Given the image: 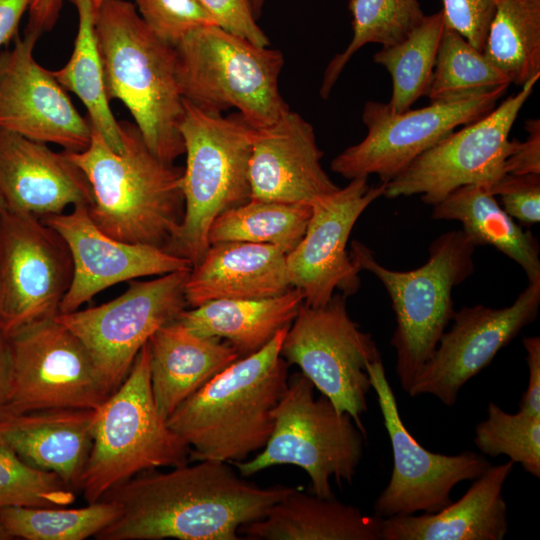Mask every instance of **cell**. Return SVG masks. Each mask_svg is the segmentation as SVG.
<instances>
[{"mask_svg": "<svg viewBox=\"0 0 540 540\" xmlns=\"http://www.w3.org/2000/svg\"><path fill=\"white\" fill-rule=\"evenodd\" d=\"M119 125L121 153L113 151L92 125L88 148L65 152L90 183L88 212L101 231L120 241L165 250L184 215L183 168L154 155L135 123L124 120Z\"/></svg>", "mask_w": 540, "mask_h": 540, "instance_id": "7a4b0ae2", "label": "cell"}, {"mask_svg": "<svg viewBox=\"0 0 540 540\" xmlns=\"http://www.w3.org/2000/svg\"><path fill=\"white\" fill-rule=\"evenodd\" d=\"M75 490L54 472L35 468L0 445V509L59 508L75 501Z\"/></svg>", "mask_w": 540, "mask_h": 540, "instance_id": "74e56055", "label": "cell"}, {"mask_svg": "<svg viewBox=\"0 0 540 540\" xmlns=\"http://www.w3.org/2000/svg\"><path fill=\"white\" fill-rule=\"evenodd\" d=\"M189 271L131 280L126 291L104 304L55 317L85 346L110 395L152 334L186 309Z\"/></svg>", "mask_w": 540, "mask_h": 540, "instance_id": "7c38bea8", "label": "cell"}, {"mask_svg": "<svg viewBox=\"0 0 540 540\" xmlns=\"http://www.w3.org/2000/svg\"><path fill=\"white\" fill-rule=\"evenodd\" d=\"M527 138L513 139L511 150L504 163L506 174H540V121L530 119L525 123Z\"/></svg>", "mask_w": 540, "mask_h": 540, "instance_id": "7bdbcfd3", "label": "cell"}, {"mask_svg": "<svg viewBox=\"0 0 540 540\" xmlns=\"http://www.w3.org/2000/svg\"><path fill=\"white\" fill-rule=\"evenodd\" d=\"M314 385L301 372L288 385L274 409V428L256 457L233 462L243 477L276 465L303 469L311 483V493L333 496L331 478L351 484L364 453V434L351 416L339 412L332 402L315 397Z\"/></svg>", "mask_w": 540, "mask_h": 540, "instance_id": "9c48e42d", "label": "cell"}, {"mask_svg": "<svg viewBox=\"0 0 540 540\" xmlns=\"http://www.w3.org/2000/svg\"><path fill=\"white\" fill-rule=\"evenodd\" d=\"M292 288L286 254L248 242L212 244L186 278L184 293L192 308L219 299H261Z\"/></svg>", "mask_w": 540, "mask_h": 540, "instance_id": "d4e9b609", "label": "cell"}, {"mask_svg": "<svg viewBox=\"0 0 540 540\" xmlns=\"http://www.w3.org/2000/svg\"><path fill=\"white\" fill-rule=\"evenodd\" d=\"M507 88L458 102L430 103L401 113L393 112L388 103L368 101L362 113L366 136L337 155L331 170L349 180L375 174L387 183L458 126L493 110Z\"/></svg>", "mask_w": 540, "mask_h": 540, "instance_id": "5bb4252c", "label": "cell"}, {"mask_svg": "<svg viewBox=\"0 0 540 540\" xmlns=\"http://www.w3.org/2000/svg\"><path fill=\"white\" fill-rule=\"evenodd\" d=\"M528 368V384L519 402V411L540 417V337H523Z\"/></svg>", "mask_w": 540, "mask_h": 540, "instance_id": "ee69618b", "label": "cell"}, {"mask_svg": "<svg viewBox=\"0 0 540 540\" xmlns=\"http://www.w3.org/2000/svg\"><path fill=\"white\" fill-rule=\"evenodd\" d=\"M289 326L215 375L168 417L169 427L190 447L189 461H243L266 445L288 385L289 365L280 350Z\"/></svg>", "mask_w": 540, "mask_h": 540, "instance_id": "3957f363", "label": "cell"}, {"mask_svg": "<svg viewBox=\"0 0 540 540\" xmlns=\"http://www.w3.org/2000/svg\"><path fill=\"white\" fill-rule=\"evenodd\" d=\"M174 50L180 93L199 109L222 114L235 108L254 128L271 125L290 109L279 91L281 51L217 25L193 30Z\"/></svg>", "mask_w": 540, "mask_h": 540, "instance_id": "ba28073f", "label": "cell"}, {"mask_svg": "<svg viewBox=\"0 0 540 540\" xmlns=\"http://www.w3.org/2000/svg\"><path fill=\"white\" fill-rule=\"evenodd\" d=\"M215 24L251 43L267 47L269 39L258 26L250 0H200Z\"/></svg>", "mask_w": 540, "mask_h": 540, "instance_id": "b9f144b4", "label": "cell"}, {"mask_svg": "<svg viewBox=\"0 0 540 540\" xmlns=\"http://www.w3.org/2000/svg\"><path fill=\"white\" fill-rule=\"evenodd\" d=\"M119 513L115 503L100 499L81 508L5 507L0 519L13 538L84 540L95 537Z\"/></svg>", "mask_w": 540, "mask_h": 540, "instance_id": "d590c367", "label": "cell"}, {"mask_svg": "<svg viewBox=\"0 0 540 540\" xmlns=\"http://www.w3.org/2000/svg\"><path fill=\"white\" fill-rule=\"evenodd\" d=\"M40 35L26 29L13 48L0 52V128L67 152L84 151L91 142V125L51 71L34 59Z\"/></svg>", "mask_w": 540, "mask_h": 540, "instance_id": "d6986e66", "label": "cell"}, {"mask_svg": "<svg viewBox=\"0 0 540 540\" xmlns=\"http://www.w3.org/2000/svg\"><path fill=\"white\" fill-rule=\"evenodd\" d=\"M61 0H31L27 28L40 31L50 29L60 10Z\"/></svg>", "mask_w": 540, "mask_h": 540, "instance_id": "bcb514c9", "label": "cell"}, {"mask_svg": "<svg viewBox=\"0 0 540 540\" xmlns=\"http://www.w3.org/2000/svg\"><path fill=\"white\" fill-rule=\"evenodd\" d=\"M313 126L290 109L255 128L249 162L250 198L309 204L339 187L321 165Z\"/></svg>", "mask_w": 540, "mask_h": 540, "instance_id": "44dd1931", "label": "cell"}, {"mask_svg": "<svg viewBox=\"0 0 540 540\" xmlns=\"http://www.w3.org/2000/svg\"><path fill=\"white\" fill-rule=\"evenodd\" d=\"M281 357L296 365L314 387L341 413H347L366 434L361 420L372 389L369 363L381 355L369 333L350 318L346 296L334 294L323 306L304 302L282 342Z\"/></svg>", "mask_w": 540, "mask_h": 540, "instance_id": "30bf717a", "label": "cell"}, {"mask_svg": "<svg viewBox=\"0 0 540 540\" xmlns=\"http://www.w3.org/2000/svg\"><path fill=\"white\" fill-rule=\"evenodd\" d=\"M514 463L490 465L457 502L435 513L382 518L381 540H502L508 533L502 491Z\"/></svg>", "mask_w": 540, "mask_h": 540, "instance_id": "cb8c5ba5", "label": "cell"}, {"mask_svg": "<svg viewBox=\"0 0 540 540\" xmlns=\"http://www.w3.org/2000/svg\"><path fill=\"white\" fill-rule=\"evenodd\" d=\"M151 388L167 420L191 394L240 357L226 340L192 333L177 320L149 338Z\"/></svg>", "mask_w": 540, "mask_h": 540, "instance_id": "484cf974", "label": "cell"}, {"mask_svg": "<svg viewBox=\"0 0 540 540\" xmlns=\"http://www.w3.org/2000/svg\"><path fill=\"white\" fill-rule=\"evenodd\" d=\"M78 31L69 61L51 71L58 83L78 96L88 111V121L116 153L123 150L119 122L109 105L103 66L95 36L96 8L88 0L75 3Z\"/></svg>", "mask_w": 540, "mask_h": 540, "instance_id": "f546056e", "label": "cell"}, {"mask_svg": "<svg viewBox=\"0 0 540 540\" xmlns=\"http://www.w3.org/2000/svg\"><path fill=\"white\" fill-rule=\"evenodd\" d=\"M539 306L540 281H536L528 282L510 306L496 309L478 304L455 311L450 329L407 394L432 395L453 406L461 388L536 319Z\"/></svg>", "mask_w": 540, "mask_h": 540, "instance_id": "ac0fdd59", "label": "cell"}, {"mask_svg": "<svg viewBox=\"0 0 540 540\" xmlns=\"http://www.w3.org/2000/svg\"><path fill=\"white\" fill-rule=\"evenodd\" d=\"M304 299L292 287L287 292L261 299H219L190 310L176 319L192 333L229 342L240 357L265 347L296 317Z\"/></svg>", "mask_w": 540, "mask_h": 540, "instance_id": "83f0119b", "label": "cell"}, {"mask_svg": "<svg viewBox=\"0 0 540 540\" xmlns=\"http://www.w3.org/2000/svg\"><path fill=\"white\" fill-rule=\"evenodd\" d=\"M40 219L63 238L72 257V281L59 314L78 310L115 284L192 268L188 260L162 248L108 236L93 222L86 205Z\"/></svg>", "mask_w": 540, "mask_h": 540, "instance_id": "ffe728a7", "label": "cell"}, {"mask_svg": "<svg viewBox=\"0 0 540 540\" xmlns=\"http://www.w3.org/2000/svg\"><path fill=\"white\" fill-rule=\"evenodd\" d=\"M141 472L101 499L115 503L118 517L97 540H239L238 530L265 516L295 488L260 487L243 480L227 462Z\"/></svg>", "mask_w": 540, "mask_h": 540, "instance_id": "6da1fadb", "label": "cell"}, {"mask_svg": "<svg viewBox=\"0 0 540 540\" xmlns=\"http://www.w3.org/2000/svg\"><path fill=\"white\" fill-rule=\"evenodd\" d=\"M135 6L150 30L173 47L193 30L216 25L200 0H135Z\"/></svg>", "mask_w": 540, "mask_h": 540, "instance_id": "f35d334b", "label": "cell"}, {"mask_svg": "<svg viewBox=\"0 0 540 540\" xmlns=\"http://www.w3.org/2000/svg\"><path fill=\"white\" fill-rule=\"evenodd\" d=\"M180 132L186 154L184 215L165 251L188 260L193 267L210 247L208 234L214 219L250 199L249 162L255 128L238 112L228 116L208 113L184 99Z\"/></svg>", "mask_w": 540, "mask_h": 540, "instance_id": "8992f818", "label": "cell"}, {"mask_svg": "<svg viewBox=\"0 0 540 540\" xmlns=\"http://www.w3.org/2000/svg\"><path fill=\"white\" fill-rule=\"evenodd\" d=\"M7 337L12 375L2 413L96 410L110 396L85 346L55 317L21 326Z\"/></svg>", "mask_w": 540, "mask_h": 540, "instance_id": "8fae6325", "label": "cell"}, {"mask_svg": "<svg viewBox=\"0 0 540 540\" xmlns=\"http://www.w3.org/2000/svg\"><path fill=\"white\" fill-rule=\"evenodd\" d=\"M540 75L480 119L452 131L415 158L386 183L387 198L421 195L435 205L458 187L470 184L491 189L503 177L511 150L510 130Z\"/></svg>", "mask_w": 540, "mask_h": 540, "instance_id": "4fadbf2b", "label": "cell"}, {"mask_svg": "<svg viewBox=\"0 0 540 540\" xmlns=\"http://www.w3.org/2000/svg\"><path fill=\"white\" fill-rule=\"evenodd\" d=\"M490 189L470 184L456 188L433 205L431 216L456 220L462 231L477 245H489L524 270L528 282L540 281L539 244L530 231H524L496 201Z\"/></svg>", "mask_w": 540, "mask_h": 540, "instance_id": "f1b7e54d", "label": "cell"}, {"mask_svg": "<svg viewBox=\"0 0 540 540\" xmlns=\"http://www.w3.org/2000/svg\"><path fill=\"white\" fill-rule=\"evenodd\" d=\"M73 262L63 238L40 218L0 212V328L6 333L59 314Z\"/></svg>", "mask_w": 540, "mask_h": 540, "instance_id": "9a60e30c", "label": "cell"}, {"mask_svg": "<svg viewBox=\"0 0 540 540\" xmlns=\"http://www.w3.org/2000/svg\"><path fill=\"white\" fill-rule=\"evenodd\" d=\"M476 247L462 229L449 231L433 240L425 264L397 271L380 264L361 242L351 243L353 262L360 271L374 274L391 299L396 318L391 345L396 351V374L406 393L452 320V291L474 272Z\"/></svg>", "mask_w": 540, "mask_h": 540, "instance_id": "5b68a950", "label": "cell"}, {"mask_svg": "<svg viewBox=\"0 0 540 540\" xmlns=\"http://www.w3.org/2000/svg\"><path fill=\"white\" fill-rule=\"evenodd\" d=\"M94 409H43L0 414V445L27 464L56 473L74 490L92 444Z\"/></svg>", "mask_w": 540, "mask_h": 540, "instance_id": "603a6c76", "label": "cell"}, {"mask_svg": "<svg viewBox=\"0 0 540 540\" xmlns=\"http://www.w3.org/2000/svg\"><path fill=\"white\" fill-rule=\"evenodd\" d=\"M0 195L5 209L38 218L92 201L85 173L65 151L1 128Z\"/></svg>", "mask_w": 540, "mask_h": 540, "instance_id": "7402d4cb", "label": "cell"}, {"mask_svg": "<svg viewBox=\"0 0 540 540\" xmlns=\"http://www.w3.org/2000/svg\"><path fill=\"white\" fill-rule=\"evenodd\" d=\"M189 456L190 447L157 409L146 343L122 384L95 410L80 491L88 504L95 503L133 476L187 464Z\"/></svg>", "mask_w": 540, "mask_h": 540, "instance_id": "52a82bcc", "label": "cell"}, {"mask_svg": "<svg viewBox=\"0 0 540 540\" xmlns=\"http://www.w3.org/2000/svg\"><path fill=\"white\" fill-rule=\"evenodd\" d=\"M445 24L483 52L487 32L499 0H442Z\"/></svg>", "mask_w": 540, "mask_h": 540, "instance_id": "60d3db41", "label": "cell"}, {"mask_svg": "<svg viewBox=\"0 0 540 540\" xmlns=\"http://www.w3.org/2000/svg\"><path fill=\"white\" fill-rule=\"evenodd\" d=\"M444 25L443 10L426 15L403 40L383 46L374 55V61L391 76L392 94L387 103L393 112H404L426 96Z\"/></svg>", "mask_w": 540, "mask_h": 540, "instance_id": "d6a6232c", "label": "cell"}, {"mask_svg": "<svg viewBox=\"0 0 540 540\" xmlns=\"http://www.w3.org/2000/svg\"><path fill=\"white\" fill-rule=\"evenodd\" d=\"M265 2L266 0H250L253 14L256 19L261 15L262 8Z\"/></svg>", "mask_w": 540, "mask_h": 540, "instance_id": "c3c4849f", "label": "cell"}, {"mask_svg": "<svg viewBox=\"0 0 540 540\" xmlns=\"http://www.w3.org/2000/svg\"><path fill=\"white\" fill-rule=\"evenodd\" d=\"M61 1H64V0H61ZM68 1H70V2H72V3L74 4V3H75L76 1H78V0H68ZM88 1H91L96 9H97V8L101 5V3L103 2V0H88Z\"/></svg>", "mask_w": 540, "mask_h": 540, "instance_id": "f907efd6", "label": "cell"}, {"mask_svg": "<svg viewBox=\"0 0 540 540\" xmlns=\"http://www.w3.org/2000/svg\"><path fill=\"white\" fill-rule=\"evenodd\" d=\"M500 197L501 207L525 225L540 221V174H505L490 189Z\"/></svg>", "mask_w": 540, "mask_h": 540, "instance_id": "ab89813d", "label": "cell"}, {"mask_svg": "<svg viewBox=\"0 0 540 540\" xmlns=\"http://www.w3.org/2000/svg\"><path fill=\"white\" fill-rule=\"evenodd\" d=\"M31 0H0V46L17 36L21 18Z\"/></svg>", "mask_w": 540, "mask_h": 540, "instance_id": "f6af8a7d", "label": "cell"}, {"mask_svg": "<svg viewBox=\"0 0 540 540\" xmlns=\"http://www.w3.org/2000/svg\"><path fill=\"white\" fill-rule=\"evenodd\" d=\"M483 54L511 84L540 75V0H499Z\"/></svg>", "mask_w": 540, "mask_h": 540, "instance_id": "4dcf8cb0", "label": "cell"}, {"mask_svg": "<svg viewBox=\"0 0 540 540\" xmlns=\"http://www.w3.org/2000/svg\"><path fill=\"white\" fill-rule=\"evenodd\" d=\"M511 83L483 52L445 24L426 96L430 103L477 97Z\"/></svg>", "mask_w": 540, "mask_h": 540, "instance_id": "836d02e7", "label": "cell"}, {"mask_svg": "<svg viewBox=\"0 0 540 540\" xmlns=\"http://www.w3.org/2000/svg\"><path fill=\"white\" fill-rule=\"evenodd\" d=\"M94 27L109 100L125 105L154 155L174 163L185 153L174 47L158 38L126 0H103Z\"/></svg>", "mask_w": 540, "mask_h": 540, "instance_id": "277c9868", "label": "cell"}, {"mask_svg": "<svg viewBox=\"0 0 540 540\" xmlns=\"http://www.w3.org/2000/svg\"><path fill=\"white\" fill-rule=\"evenodd\" d=\"M382 518L296 488L238 533L251 540H381Z\"/></svg>", "mask_w": 540, "mask_h": 540, "instance_id": "4316f807", "label": "cell"}, {"mask_svg": "<svg viewBox=\"0 0 540 540\" xmlns=\"http://www.w3.org/2000/svg\"><path fill=\"white\" fill-rule=\"evenodd\" d=\"M10 539H13V537L8 533L2 520L0 519V540H10Z\"/></svg>", "mask_w": 540, "mask_h": 540, "instance_id": "681fc988", "label": "cell"}, {"mask_svg": "<svg viewBox=\"0 0 540 540\" xmlns=\"http://www.w3.org/2000/svg\"><path fill=\"white\" fill-rule=\"evenodd\" d=\"M475 428L474 444L486 456L505 455L532 476L540 477V417L511 414L490 402Z\"/></svg>", "mask_w": 540, "mask_h": 540, "instance_id": "8d00e7d4", "label": "cell"}, {"mask_svg": "<svg viewBox=\"0 0 540 540\" xmlns=\"http://www.w3.org/2000/svg\"><path fill=\"white\" fill-rule=\"evenodd\" d=\"M353 36L344 51L327 65L319 93L327 99L341 72L364 45H393L403 40L425 18L418 0H350Z\"/></svg>", "mask_w": 540, "mask_h": 540, "instance_id": "e575fe53", "label": "cell"}, {"mask_svg": "<svg viewBox=\"0 0 540 540\" xmlns=\"http://www.w3.org/2000/svg\"><path fill=\"white\" fill-rule=\"evenodd\" d=\"M3 209H5V205H4L3 199H2V197H1V195H0V212H1Z\"/></svg>", "mask_w": 540, "mask_h": 540, "instance_id": "816d5d0a", "label": "cell"}, {"mask_svg": "<svg viewBox=\"0 0 540 540\" xmlns=\"http://www.w3.org/2000/svg\"><path fill=\"white\" fill-rule=\"evenodd\" d=\"M11 352L7 334L0 328V414L4 410L11 387Z\"/></svg>", "mask_w": 540, "mask_h": 540, "instance_id": "7dc6e473", "label": "cell"}, {"mask_svg": "<svg viewBox=\"0 0 540 540\" xmlns=\"http://www.w3.org/2000/svg\"><path fill=\"white\" fill-rule=\"evenodd\" d=\"M367 371L393 457L391 477L375 501L374 514L387 518L440 511L452 502L451 492L458 483L473 481L491 463L483 454L473 451L445 455L420 445L402 421L382 360L369 363Z\"/></svg>", "mask_w": 540, "mask_h": 540, "instance_id": "2e32d148", "label": "cell"}, {"mask_svg": "<svg viewBox=\"0 0 540 540\" xmlns=\"http://www.w3.org/2000/svg\"><path fill=\"white\" fill-rule=\"evenodd\" d=\"M310 216L309 204L250 198L214 219L208 241L267 244L288 255L302 240Z\"/></svg>", "mask_w": 540, "mask_h": 540, "instance_id": "1f68e13d", "label": "cell"}, {"mask_svg": "<svg viewBox=\"0 0 540 540\" xmlns=\"http://www.w3.org/2000/svg\"><path fill=\"white\" fill-rule=\"evenodd\" d=\"M357 177L311 203V216L297 247L286 255L292 287L301 291L308 306H323L335 290L344 296L359 286L360 270L346 250L350 233L364 210L385 194L386 183L370 186Z\"/></svg>", "mask_w": 540, "mask_h": 540, "instance_id": "e0dca14e", "label": "cell"}]
</instances>
